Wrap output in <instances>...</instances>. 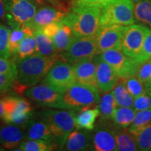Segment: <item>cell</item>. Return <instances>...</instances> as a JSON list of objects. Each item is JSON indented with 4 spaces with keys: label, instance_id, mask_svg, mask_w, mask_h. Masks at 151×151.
Returning a JSON list of instances; mask_svg holds the SVG:
<instances>
[{
    "label": "cell",
    "instance_id": "obj_39",
    "mask_svg": "<svg viewBox=\"0 0 151 151\" xmlns=\"http://www.w3.org/2000/svg\"><path fill=\"white\" fill-rule=\"evenodd\" d=\"M151 58V32L147 36L143 43L142 50L138 58L137 61L140 64H142L146 60Z\"/></svg>",
    "mask_w": 151,
    "mask_h": 151
},
{
    "label": "cell",
    "instance_id": "obj_41",
    "mask_svg": "<svg viewBox=\"0 0 151 151\" xmlns=\"http://www.w3.org/2000/svg\"><path fill=\"white\" fill-rule=\"evenodd\" d=\"M15 81L7 75L0 72V91L6 92L14 88Z\"/></svg>",
    "mask_w": 151,
    "mask_h": 151
},
{
    "label": "cell",
    "instance_id": "obj_48",
    "mask_svg": "<svg viewBox=\"0 0 151 151\" xmlns=\"http://www.w3.org/2000/svg\"><path fill=\"white\" fill-rule=\"evenodd\" d=\"M150 85H151V78L150 79V81H149L147 83L146 85H145V86H150Z\"/></svg>",
    "mask_w": 151,
    "mask_h": 151
},
{
    "label": "cell",
    "instance_id": "obj_36",
    "mask_svg": "<svg viewBox=\"0 0 151 151\" xmlns=\"http://www.w3.org/2000/svg\"><path fill=\"white\" fill-rule=\"evenodd\" d=\"M0 72L7 75L14 80H16L18 69L16 62L14 60L6 59L0 57Z\"/></svg>",
    "mask_w": 151,
    "mask_h": 151
},
{
    "label": "cell",
    "instance_id": "obj_16",
    "mask_svg": "<svg viewBox=\"0 0 151 151\" xmlns=\"http://www.w3.org/2000/svg\"><path fill=\"white\" fill-rule=\"evenodd\" d=\"M66 13L63 10L49 6H45L37 10L27 25L33 31L41 29L43 27L55 22L62 21Z\"/></svg>",
    "mask_w": 151,
    "mask_h": 151
},
{
    "label": "cell",
    "instance_id": "obj_49",
    "mask_svg": "<svg viewBox=\"0 0 151 151\" xmlns=\"http://www.w3.org/2000/svg\"><path fill=\"white\" fill-rule=\"evenodd\" d=\"M1 93H2V92H1V91H0V94H1Z\"/></svg>",
    "mask_w": 151,
    "mask_h": 151
},
{
    "label": "cell",
    "instance_id": "obj_21",
    "mask_svg": "<svg viewBox=\"0 0 151 151\" xmlns=\"http://www.w3.org/2000/svg\"><path fill=\"white\" fill-rule=\"evenodd\" d=\"M99 116V109H83L76 113L75 125L77 129H83L92 131L95 127V122Z\"/></svg>",
    "mask_w": 151,
    "mask_h": 151
},
{
    "label": "cell",
    "instance_id": "obj_14",
    "mask_svg": "<svg viewBox=\"0 0 151 151\" xmlns=\"http://www.w3.org/2000/svg\"><path fill=\"white\" fill-rule=\"evenodd\" d=\"M62 94L48 85L42 83L28 88L24 91L26 97L36 104L48 109H56Z\"/></svg>",
    "mask_w": 151,
    "mask_h": 151
},
{
    "label": "cell",
    "instance_id": "obj_23",
    "mask_svg": "<svg viewBox=\"0 0 151 151\" xmlns=\"http://www.w3.org/2000/svg\"><path fill=\"white\" fill-rule=\"evenodd\" d=\"M97 108L99 110L100 120H111L115 111L118 107L112 92H106L100 97Z\"/></svg>",
    "mask_w": 151,
    "mask_h": 151
},
{
    "label": "cell",
    "instance_id": "obj_3",
    "mask_svg": "<svg viewBox=\"0 0 151 151\" xmlns=\"http://www.w3.org/2000/svg\"><path fill=\"white\" fill-rule=\"evenodd\" d=\"M77 110L62 109L57 110L45 108L38 113V118L47 124L52 137L53 143L58 150H63L69 134L74 129L75 118Z\"/></svg>",
    "mask_w": 151,
    "mask_h": 151
},
{
    "label": "cell",
    "instance_id": "obj_2",
    "mask_svg": "<svg viewBox=\"0 0 151 151\" xmlns=\"http://www.w3.org/2000/svg\"><path fill=\"white\" fill-rule=\"evenodd\" d=\"M101 8L90 6H73L66 13L62 22L72 30L73 35L82 37H95L101 23Z\"/></svg>",
    "mask_w": 151,
    "mask_h": 151
},
{
    "label": "cell",
    "instance_id": "obj_22",
    "mask_svg": "<svg viewBox=\"0 0 151 151\" xmlns=\"http://www.w3.org/2000/svg\"><path fill=\"white\" fill-rule=\"evenodd\" d=\"M116 139L117 150L137 151L139 150L134 137L129 130L116 126Z\"/></svg>",
    "mask_w": 151,
    "mask_h": 151
},
{
    "label": "cell",
    "instance_id": "obj_1",
    "mask_svg": "<svg viewBox=\"0 0 151 151\" xmlns=\"http://www.w3.org/2000/svg\"><path fill=\"white\" fill-rule=\"evenodd\" d=\"M59 60H62L59 54L48 57L37 52L24 59L16 60L18 76L15 81V90L22 93L28 88L41 82L52 65Z\"/></svg>",
    "mask_w": 151,
    "mask_h": 151
},
{
    "label": "cell",
    "instance_id": "obj_24",
    "mask_svg": "<svg viewBox=\"0 0 151 151\" xmlns=\"http://www.w3.org/2000/svg\"><path fill=\"white\" fill-rule=\"evenodd\" d=\"M136 112L133 107L118 106L111 120L117 127L127 129L134 121Z\"/></svg>",
    "mask_w": 151,
    "mask_h": 151
},
{
    "label": "cell",
    "instance_id": "obj_7",
    "mask_svg": "<svg viewBox=\"0 0 151 151\" xmlns=\"http://www.w3.org/2000/svg\"><path fill=\"white\" fill-rule=\"evenodd\" d=\"M6 18L11 28L23 27L31 21L37 12V6L29 0H3Z\"/></svg>",
    "mask_w": 151,
    "mask_h": 151
},
{
    "label": "cell",
    "instance_id": "obj_20",
    "mask_svg": "<svg viewBox=\"0 0 151 151\" xmlns=\"http://www.w3.org/2000/svg\"><path fill=\"white\" fill-rule=\"evenodd\" d=\"M24 129L26 140L41 139L53 143V137L47 124L41 119H30L22 127Z\"/></svg>",
    "mask_w": 151,
    "mask_h": 151
},
{
    "label": "cell",
    "instance_id": "obj_26",
    "mask_svg": "<svg viewBox=\"0 0 151 151\" xmlns=\"http://www.w3.org/2000/svg\"><path fill=\"white\" fill-rule=\"evenodd\" d=\"M73 37L72 30L67 24H62L59 31L52 38V41L58 53L64 52L70 45Z\"/></svg>",
    "mask_w": 151,
    "mask_h": 151
},
{
    "label": "cell",
    "instance_id": "obj_44",
    "mask_svg": "<svg viewBox=\"0 0 151 151\" xmlns=\"http://www.w3.org/2000/svg\"><path fill=\"white\" fill-rule=\"evenodd\" d=\"M6 17L5 6L3 0H0V20H4Z\"/></svg>",
    "mask_w": 151,
    "mask_h": 151
},
{
    "label": "cell",
    "instance_id": "obj_13",
    "mask_svg": "<svg viewBox=\"0 0 151 151\" xmlns=\"http://www.w3.org/2000/svg\"><path fill=\"white\" fill-rule=\"evenodd\" d=\"M125 26L105 24L100 26L95 40L99 53L111 49L121 50Z\"/></svg>",
    "mask_w": 151,
    "mask_h": 151
},
{
    "label": "cell",
    "instance_id": "obj_42",
    "mask_svg": "<svg viewBox=\"0 0 151 151\" xmlns=\"http://www.w3.org/2000/svg\"><path fill=\"white\" fill-rule=\"evenodd\" d=\"M62 24H63L62 21L52 22V23H50L48 24V25L43 27L41 30L45 35L52 39L56 35V33L59 31L60 27H62Z\"/></svg>",
    "mask_w": 151,
    "mask_h": 151
},
{
    "label": "cell",
    "instance_id": "obj_11",
    "mask_svg": "<svg viewBox=\"0 0 151 151\" xmlns=\"http://www.w3.org/2000/svg\"><path fill=\"white\" fill-rule=\"evenodd\" d=\"M95 37H82L73 35L67 50L62 52L61 59L72 64L88 58H92L99 54Z\"/></svg>",
    "mask_w": 151,
    "mask_h": 151
},
{
    "label": "cell",
    "instance_id": "obj_30",
    "mask_svg": "<svg viewBox=\"0 0 151 151\" xmlns=\"http://www.w3.org/2000/svg\"><path fill=\"white\" fill-rule=\"evenodd\" d=\"M30 34H34V31L27 25H24L20 27L11 28L9 39V46L11 56H13V55L16 52L22 39Z\"/></svg>",
    "mask_w": 151,
    "mask_h": 151
},
{
    "label": "cell",
    "instance_id": "obj_35",
    "mask_svg": "<svg viewBox=\"0 0 151 151\" xmlns=\"http://www.w3.org/2000/svg\"><path fill=\"white\" fill-rule=\"evenodd\" d=\"M10 29L0 23V57L10 59L11 53L9 46Z\"/></svg>",
    "mask_w": 151,
    "mask_h": 151
},
{
    "label": "cell",
    "instance_id": "obj_9",
    "mask_svg": "<svg viewBox=\"0 0 151 151\" xmlns=\"http://www.w3.org/2000/svg\"><path fill=\"white\" fill-rule=\"evenodd\" d=\"M151 29L142 24L125 26L122 42V51L130 58H137L140 55L145 39Z\"/></svg>",
    "mask_w": 151,
    "mask_h": 151
},
{
    "label": "cell",
    "instance_id": "obj_34",
    "mask_svg": "<svg viewBox=\"0 0 151 151\" xmlns=\"http://www.w3.org/2000/svg\"><path fill=\"white\" fill-rule=\"evenodd\" d=\"M122 81L133 98H136L141 94L146 93V86L136 76H132L127 78L122 79Z\"/></svg>",
    "mask_w": 151,
    "mask_h": 151
},
{
    "label": "cell",
    "instance_id": "obj_32",
    "mask_svg": "<svg viewBox=\"0 0 151 151\" xmlns=\"http://www.w3.org/2000/svg\"><path fill=\"white\" fill-rule=\"evenodd\" d=\"M151 123V108L146 110L136 112L135 118L131 125L128 127V130L132 134H134L139 130Z\"/></svg>",
    "mask_w": 151,
    "mask_h": 151
},
{
    "label": "cell",
    "instance_id": "obj_33",
    "mask_svg": "<svg viewBox=\"0 0 151 151\" xmlns=\"http://www.w3.org/2000/svg\"><path fill=\"white\" fill-rule=\"evenodd\" d=\"M139 150L148 151L151 148V123L133 135Z\"/></svg>",
    "mask_w": 151,
    "mask_h": 151
},
{
    "label": "cell",
    "instance_id": "obj_5",
    "mask_svg": "<svg viewBox=\"0 0 151 151\" xmlns=\"http://www.w3.org/2000/svg\"><path fill=\"white\" fill-rule=\"evenodd\" d=\"M135 22L134 0H114L101 9V25L128 26Z\"/></svg>",
    "mask_w": 151,
    "mask_h": 151
},
{
    "label": "cell",
    "instance_id": "obj_50",
    "mask_svg": "<svg viewBox=\"0 0 151 151\" xmlns=\"http://www.w3.org/2000/svg\"><path fill=\"white\" fill-rule=\"evenodd\" d=\"M150 150H151V148H150Z\"/></svg>",
    "mask_w": 151,
    "mask_h": 151
},
{
    "label": "cell",
    "instance_id": "obj_8",
    "mask_svg": "<svg viewBox=\"0 0 151 151\" xmlns=\"http://www.w3.org/2000/svg\"><path fill=\"white\" fill-rule=\"evenodd\" d=\"M76 83L72 65L59 60L52 65L41 83L48 85L60 92H64Z\"/></svg>",
    "mask_w": 151,
    "mask_h": 151
},
{
    "label": "cell",
    "instance_id": "obj_12",
    "mask_svg": "<svg viewBox=\"0 0 151 151\" xmlns=\"http://www.w3.org/2000/svg\"><path fill=\"white\" fill-rule=\"evenodd\" d=\"M92 133V148L96 151L117 150L116 125L110 120H101Z\"/></svg>",
    "mask_w": 151,
    "mask_h": 151
},
{
    "label": "cell",
    "instance_id": "obj_46",
    "mask_svg": "<svg viewBox=\"0 0 151 151\" xmlns=\"http://www.w3.org/2000/svg\"><path fill=\"white\" fill-rule=\"evenodd\" d=\"M4 116V106L2 99H0V119H2Z\"/></svg>",
    "mask_w": 151,
    "mask_h": 151
},
{
    "label": "cell",
    "instance_id": "obj_37",
    "mask_svg": "<svg viewBox=\"0 0 151 151\" xmlns=\"http://www.w3.org/2000/svg\"><path fill=\"white\" fill-rule=\"evenodd\" d=\"M135 76L145 85L150 81L151 78V58L139 66Z\"/></svg>",
    "mask_w": 151,
    "mask_h": 151
},
{
    "label": "cell",
    "instance_id": "obj_47",
    "mask_svg": "<svg viewBox=\"0 0 151 151\" xmlns=\"http://www.w3.org/2000/svg\"><path fill=\"white\" fill-rule=\"evenodd\" d=\"M146 93L151 97V85H150V86H146Z\"/></svg>",
    "mask_w": 151,
    "mask_h": 151
},
{
    "label": "cell",
    "instance_id": "obj_4",
    "mask_svg": "<svg viewBox=\"0 0 151 151\" xmlns=\"http://www.w3.org/2000/svg\"><path fill=\"white\" fill-rule=\"evenodd\" d=\"M99 92L97 87L76 82L67 90L62 92L56 109L80 111L89 108L99 103Z\"/></svg>",
    "mask_w": 151,
    "mask_h": 151
},
{
    "label": "cell",
    "instance_id": "obj_19",
    "mask_svg": "<svg viewBox=\"0 0 151 151\" xmlns=\"http://www.w3.org/2000/svg\"><path fill=\"white\" fill-rule=\"evenodd\" d=\"M92 134L89 130L77 129H73L69 134L64 150L81 151L91 150Z\"/></svg>",
    "mask_w": 151,
    "mask_h": 151
},
{
    "label": "cell",
    "instance_id": "obj_27",
    "mask_svg": "<svg viewBox=\"0 0 151 151\" xmlns=\"http://www.w3.org/2000/svg\"><path fill=\"white\" fill-rule=\"evenodd\" d=\"M37 51V43L36 39L34 34H30L26 36L20 43L19 46L13 55L14 60L16 61L18 60L24 59L32 55Z\"/></svg>",
    "mask_w": 151,
    "mask_h": 151
},
{
    "label": "cell",
    "instance_id": "obj_6",
    "mask_svg": "<svg viewBox=\"0 0 151 151\" xmlns=\"http://www.w3.org/2000/svg\"><path fill=\"white\" fill-rule=\"evenodd\" d=\"M2 120L5 123L23 127L30 119L32 118V107L26 99L16 97H7L2 99Z\"/></svg>",
    "mask_w": 151,
    "mask_h": 151
},
{
    "label": "cell",
    "instance_id": "obj_15",
    "mask_svg": "<svg viewBox=\"0 0 151 151\" xmlns=\"http://www.w3.org/2000/svg\"><path fill=\"white\" fill-rule=\"evenodd\" d=\"M96 63V77L99 90L102 92H111L118 83L119 77L112 67L101 58L100 54L94 57Z\"/></svg>",
    "mask_w": 151,
    "mask_h": 151
},
{
    "label": "cell",
    "instance_id": "obj_18",
    "mask_svg": "<svg viewBox=\"0 0 151 151\" xmlns=\"http://www.w3.org/2000/svg\"><path fill=\"white\" fill-rule=\"evenodd\" d=\"M25 139L24 129L22 127L13 124L0 125V145L6 149H14L20 146Z\"/></svg>",
    "mask_w": 151,
    "mask_h": 151
},
{
    "label": "cell",
    "instance_id": "obj_29",
    "mask_svg": "<svg viewBox=\"0 0 151 151\" xmlns=\"http://www.w3.org/2000/svg\"><path fill=\"white\" fill-rule=\"evenodd\" d=\"M118 106L133 107L134 98L128 91L123 81L118 83L112 90Z\"/></svg>",
    "mask_w": 151,
    "mask_h": 151
},
{
    "label": "cell",
    "instance_id": "obj_28",
    "mask_svg": "<svg viewBox=\"0 0 151 151\" xmlns=\"http://www.w3.org/2000/svg\"><path fill=\"white\" fill-rule=\"evenodd\" d=\"M136 22L151 27V0H134Z\"/></svg>",
    "mask_w": 151,
    "mask_h": 151
},
{
    "label": "cell",
    "instance_id": "obj_25",
    "mask_svg": "<svg viewBox=\"0 0 151 151\" xmlns=\"http://www.w3.org/2000/svg\"><path fill=\"white\" fill-rule=\"evenodd\" d=\"M34 35L37 43V51L36 52L43 56H52L59 54L57 52L52 42V39L45 35L41 30L34 31Z\"/></svg>",
    "mask_w": 151,
    "mask_h": 151
},
{
    "label": "cell",
    "instance_id": "obj_40",
    "mask_svg": "<svg viewBox=\"0 0 151 151\" xmlns=\"http://www.w3.org/2000/svg\"><path fill=\"white\" fill-rule=\"evenodd\" d=\"M114 0H73V6H90L102 9Z\"/></svg>",
    "mask_w": 151,
    "mask_h": 151
},
{
    "label": "cell",
    "instance_id": "obj_31",
    "mask_svg": "<svg viewBox=\"0 0 151 151\" xmlns=\"http://www.w3.org/2000/svg\"><path fill=\"white\" fill-rule=\"evenodd\" d=\"M58 150L53 143L41 139L23 141L19 146V150L23 151H50Z\"/></svg>",
    "mask_w": 151,
    "mask_h": 151
},
{
    "label": "cell",
    "instance_id": "obj_45",
    "mask_svg": "<svg viewBox=\"0 0 151 151\" xmlns=\"http://www.w3.org/2000/svg\"><path fill=\"white\" fill-rule=\"evenodd\" d=\"M29 1H31L32 3H33L34 4H35L36 6H43L45 5L46 1V0H29Z\"/></svg>",
    "mask_w": 151,
    "mask_h": 151
},
{
    "label": "cell",
    "instance_id": "obj_43",
    "mask_svg": "<svg viewBox=\"0 0 151 151\" xmlns=\"http://www.w3.org/2000/svg\"><path fill=\"white\" fill-rule=\"evenodd\" d=\"M46 2H48L52 6L56 7V8L61 9V10H63V6H62V4L60 2V0H46Z\"/></svg>",
    "mask_w": 151,
    "mask_h": 151
},
{
    "label": "cell",
    "instance_id": "obj_17",
    "mask_svg": "<svg viewBox=\"0 0 151 151\" xmlns=\"http://www.w3.org/2000/svg\"><path fill=\"white\" fill-rule=\"evenodd\" d=\"M94 57L85 58L72 64L76 82L97 87L96 77L97 68Z\"/></svg>",
    "mask_w": 151,
    "mask_h": 151
},
{
    "label": "cell",
    "instance_id": "obj_38",
    "mask_svg": "<svg viewBox=\"0 0 151 151\" xmlns=\"http://www.w3.org/2000/svg\"><path fill=\"white\" fill-rule=\"evenodd\" d=\"M133 108L136 111L146 110L151 108V97L147 93L134 98Z\"/></svg>",
    "mask_w": 151,
    "mask_h": 151
},
{
    "label": "cell",
    "instance_id": "obj_10",
    "mask_svg": "<svg viewBox=\"0 0 151 151\" xmlns=\"http://www.w3.org/2000/svg\"><path fill=\"white\" fill-rule=\"evenodd\" d=\"M99 54L101 58L112 67L120 79L135 76L138 68L141 65L137 59L124 54L122 50L111 49Z\"/></svg>",
    "mask_w": 151,
    "mask_h": 151
}]
</instances>
